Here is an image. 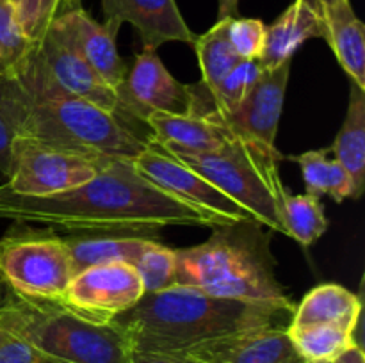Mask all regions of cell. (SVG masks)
Segmentation results:
<instances>
[{
    "mask_svg": "<svg viewBox=\"0 0 365 363\" xmlns=\"http://www.w3.org/2000/svg\"><path fill=\"white\" fill-rule=\"evenodd\" d=\"M0 219L45 224L73 233H135L170 226H223L214 217L138 173L130 160L109 159L91 180L52 196H20L0 185Z\"/></svg>",
    "mask_w": 365,
    "mask_h": 363,
    "instance_id": "obj_1",
    "label": "cell"
},
{
    "mask_svg": "<svg viewBox=\"0 0 365 363\" xmlns=\"http://www.w3.org/2000/svg\"><path fill=\"white\" fill-rule=\"evenodd\" d=\"M294 310L262 302L216 298L198 288L173 285L145 294L118 315L134 352L177 356L195 345L262 327H287Z\"/></svg>",
    "mask_w": 365,
    "mask_h": 363,
    "instance_id": "obj_2",
    "label": "cell"
},
{
    "mask_svg": "<svg viewBox=\"0 0 365 363\" xmlns=\"http://www.w3.org/2000/svg\"><path fill=\"white\" fill-rule=\"evenodd\" d=\"M177 253V285L237 301L294 310L278 281L271 231L259 221L214 226L205 242Z\"/></svg>",
    "mask_w": 365,
    "mask_h": 363,
    "instance_id": "obj_3",
    "label": "cell"
},
{
    "mask_svg": "<svg viewBox=\"0 0 365 363\" xmlns=\"http://www.w3.org/2000/svg\"><path fill=\"white\" fill-rule=\"evenodd\" d=\"M0 327L57 363H130L134 347L116 320L89 319L59 301H43L6 287L0 295Z\"/></svg>",
    "mask_w": 365,
    "mask_h": 363,
    "instance_id": "obj_4",
    "label": "cell"
},
{
    "mask_svg": "<svg viewBox=\"0 0 365 363\" xmlns=\"http://www.w3.org/2000/svg\"><path fill=\"white\" fill-rule=\"evenodd\" d=\"M163 149L239 203L262 226L287 235L284 223L287 191L278 173V162L284 155L277 148H266L260 142L230 130L223 146L214 152Z\"/></svg>",
    "mask_w": 365,
    "mask_h": 363,
    "instance_id": "obj_5",
    "label": "cell"
},
{
    "mask_svg": "<svg viewBox=\"0 0 365 363\" xmlns=\"http://www.w3.org/2000/svg\"><path fill=\"white\" fill-rule=\"evenodd\" d=\"M20 135L93 159L132 160L150 146L120 117L71 95L27 100Z\"/></svg>",
    "mask_w": 365,
    "mask_h": 363,
    "instance_id": "obj_6",
    "label": "cell"
},
{
    "mask_svg": "<svg viewBox=\"0 0 365 363\" xmlns=\"http://www.w3.org/2000/svg\"><path fill=\"white\" fill-rule=\"evenodd\" d=\"M0 278L24 298L61 302L73 278L66 242L50 228L34 230L14 221L0 238Z\"/></svg>",
    "mask_w": 365,
    "mask_h": 363,
    "instance_id": "obj_7",
    "label": "cell"
},
{
    "mask_svg": "<svg viewBox=\"0 0 365 363\" xmlns=\"http://www.w3.org/2000/svg\"><path fill=\"white\" fill-rule=\"evenodd\" d=\"M106 160L109 159H93L18 135L13 144L11 173L4 185L20 196H52L91 180Z\"/></svg>",
    "mask_w": 365,
    "mask_h": 363,
    "instance_id": "obj_8",
    "label": "cell"
},
{
    "mask_svg": "<svg viewBox=\"0 0 365 363\" xmlns=\"http://www.w3.org/2000/svg\"><path fill=\"white\" fill-rule=\"evenodd\" d=\"M130 162L134 169L153 185L202 210L207 216L214 217L220 224H234L253 219L239 203L228 198L209 180L189 169L163 148L150 144Z\"/></svg>",
    "mask_w": 365,
    "mask_h": 363,
    "instance_id": "obj_9",
    "label": "cell"
},
{
    "mask_svg": "<svg viewBox=\"0 0 365 363\" xmlns=\"http://www.w3.org/2000/svg\"><path fill=\"white\" fill-rule=\"evenodd\" d=\"M143 295V281L132 263L107 262L75 273L61 302L89 319L109 322Z\"/></svg>",
    "mask_w": 365,
    "mask_h": 363,
    "instance_id": "obj_10",
    "label": "cell"
},
{
    "mask_svg": "<svg viewBox=\"0 0 365 363\" xmlns=\"http://www.w3.org/2000/svg\"><path fill=\"white\" fill-rule=\"evenodd\" d=\"M118 95L135 123L145 125L150 112L192 116L195 110L191 88L178 82L152 48H143L135 56Z\"/></svg>",
    "mask_w": 365,
    "mask_h": 363,
    "instance_id": "obj_11",
    "label": "cell"
},
{
    "mask_svg": "<svg viewBox=\"0 0 365 363\" xmlns=\"http://www.w3.org/2000/svg\"><path fill=\"white\" fill-rule=\"evenodd\" d=\"M36 46L56 84L66 95L77 96L114 114L135 130V121L128 116L120 95L113 88H109L52 27L36 43Z\"/></svg>",
    "mask_w": 365,
    "mask_h": 363,
    "instance_id": "obj_12",
    "label": "cell"
},
{
    "mask_svg": "<svg viewBox=\"0 0 365 363\" xmlns=\"http://www.w3.org/2000/svg\"><path fill=\"white\" fill-rule=\"evenodd\" d=\"M50 27L89 64L93 71L114 91H120L127 77V63L116 48L120 25L114 21L98 23L82 7L57 14Z\"/></svg>",
    "mask_w": 365,
    "mask_h": 363,
    "instance_id": "obj_13",
    "label": "cell"
},
{
    "mask_svg": "<svg viewBox=\"0 0 365 363\" xmlns=\"http://www.w3.org/2000/svg\"><path fill=\"white\" fill-rule=\"evenodd\" d=\"M289 75H291V60L273 70H262L257 84L234 112L203 114V117L223 123L235 134L246 135L266 148L274 149Z\"/></svg>",
    "mask_w": 365,
    "mask_h": 363,
    "instance_id": "obj_14",
    "label": "cell"
},
{
    "mask_svg": "<svg viewBox=\"0 0 365 363\" xmlns=\"http://www.w3.org/2000/svg\"><path fill=\"white\" fill-rule=\"evenodd\" d=\"M191 363H307L287 327H262L228 335L177 354Z\"/></svg>",
    "mask_w": 365,
    "mask_h": 363,
    "instance_id": "obj_15",
    "label": "cell"
},
{
    "mask_svg": "<svg viewBox=\"0 0 365 363\" xmlns=\"http://www.w3.org/2000/svg\"><path fill=\"white\" fill-rule=\"evenodd\" d=\"M102 11L106 21L130 23L143 48L157 50L170 41L195 45V32L187 27L175 0H102Z\"/></svg>",
    "mask_w": 365,
    "mask_h": 363,
    "instance_id": "obj_16",
    "label": "cell"
},
{
    "mask_svg": "<svg viewBox=\"0 0 365 363\" xmlns=\"http://www.w3.org/2000/svg\"><path fill=\"white\" fill-rule=\"evenodd\" d=\"M327 36L324 20L305 0H294L269 27H266V41L257 59L262 70H273L292 59L307 39Z\"/></svg>",
    "mask_w": 365,
    "mask_h": 363,
    "instance_id": "obj_17",
    "label": "cell"
},
{
    "mask_svg": "<svg viewBox=\"0 0 365 363\" xmlns=\"http://www.w3.org/2000/svg\"><path fill=\"white\" fill-rule=\"evenodd\" d=\"M150 128V144L180 149L189 153H207L221 148L228 137L223 123L203 116H175L166 112H150L145 120Z\"/></svg>",
    "mask_w": 365,
    "mask_h": 363,
    "instance_id": "obj_18",
    "label": "cell"
},
{
    "mask_svg": "<svg viewBox=\"0 0 365 363\" xmlns=\"http://www.w3.org/2000/svg\"><path fill=\"white\" fill-rule=\"evenodd\" d=\"M328 45L353 84L365 89V27L349 0H341L323 11Z\"/></svg>",
    "mask_w": 365,
    "mask_h": 363,
    "instance_id": "obj_19",
    "label": "cell"
},
{
    "mask_svg": "<svg viewBox=\"0 0 365 363\" xmlns=\"http://www.w3.org/2000/svg\"><path fill=\"white\" fill-rule=\"evenodd\" d=\"M362 319V301L356 294L337 283H324L305 294L287 327L310 324H339L356 331Z\"/></svg>",
    "mask_w": 365,
    "mask_h": 363,
    "instance_id": "obj_20",
    "label": "cell"
},
{
    "mask_svg": "<svg viewBox=\"0 0 365 363\" xmlns=\"http://www.w3.org/2000/svg\"><path fill=\"white\" fill-rule=\"evenodd\" d=\"M73 274L107 262L134 263L153 238L135 233H81L64 237Z\"/></svg>",
    "mask_w": 365,
    "mask_h": 363,
    "instance_id": "obj_21",
    "label": "cell"
},
{
    "mask_svg": "<svg viewBox=\"0 0 365 363\" xmlns=\"http://www.w3.org/2000/svg\"><path fill=\"white\" fill-rule=\"evenodd\" d=\"M334 159L353 182L355 199L364 194L365 185V89L349 85V105L341 130L330 146Z\"/></svg>",
    "mask_w": 365,
    "mask_h": 363,
    "instance_id": "obj_22",
    "label": "cell"
},
{
    "mask_svg": "<svg viewBox=\"0 0 365 363\" xmlns=\"http://www.w3.org/2000/svg\"><path fill=\"white\" fill-rule=\"evenodd\" d=\"M328 153H330V148L310 149V152L289 155L284 159L298 164L309 194L317 196V198L330 196L337 203L348 198L355 199L351 178L337 160L328 159Z\"/></svg>",
    "mask_w": 365,
    "mask_h": 363,
    "instance_id": "obj_23",
    "label": "cell"
},
{
    "mask_svg": "<svg viewBox=\"0 0 365 363\" xmlns=\"http://www.w3.org/2000/svg\"><path fill=\"white\" fill-rule=\"evenodd\" d=\"M287 333L307 363H335L348 349L359 345L356 331L339 324L287 327Z\"/></svg>",
    "mask_w": 365,
    "mask_h": 363,
    "instance_id": "obj_24",
    "label": "cell"
},
{
    "mask_svg": "<svg viewBox=\"0 0 365 363\" xmlns=\"http://www.w3.org/2000/svg\"><path fill=\"white\" fill-rule=\"evenodd\" d=\"M230 18L217 20L214 27H210L205 34L196 36L192 48L198 56L200 68H202V84L209 93H214L223 80L225 75L242 60L230 45L227 28Z\"/></svg>",
    "mask_w": 365,
    "mask_h": 363,
    "instance_id": "obj_25",
    "label": "cell"
},
{
    "mask_svg": "<svg viewBox=\"0 0 365 363\" xmlns=\"http://www.w3.org/2000/svg\"><path fill=\"white\" fill-rule=\"evenodd\" d=\"M284 223L289 237L298 241L303 248H310L319 241L330 224L319 198L309 192L296 196L287 192L284 201Z\"/></svg>",
    "mask_w": 365,
    "mask_h": 363,
    "instance_id": "obj_26",
    "label": "cell"
},
{
    "mask_svg": "<svg viewBox=\"0 0 365 363\" xmlns=\"http://www.w3.org/2000/svg\"><path fill=\"white\" fill-rule=\"evenodd\" d=\"M27 98L9 77H0V177H9L13 144L20 135Z\"/></svg>",
    "mask_w": 365,
    "mask_h": 363,
    "instance_id": "obj_27",
    "label": "cell"
},
{
    "mask_svg": "<svg viewBox=\"0 0 365 363\" xmlns=\"http://www.w3.org/2000/svg\"><path fill=\"white\" fill-rule=\"evenodd\" d=\"M132 265L143 281L145 294L166 290L177 285V253L153 241Z\"/></svg>",
    "mask_w": 365,
    "mask_h": 363,
    "instance_id": "obj_28",
    "label": "cell"
},
{
    "mask_svg": "<svg viewBox=\"0 0 365 363\" xmlns=\"http://www.w3.org/2000/svg\"><path fill=\"white\" fill-rule=\"evenodd\" d=\"M34 43L29 41L16 21L13 0H0V77L11 70Z\"/></svg>",
    "mask_w": 365,
    "mask_h": 363,
    "instance_id": "obj_29",
    "label": "cell"
},
{
    "mask_svg": "<svg viewBox=\"0 0 365 363\" xmlns=\"http://www.w3.org/2000/svg\"><path fill=\"white\" fill-rule=\"evenodd\" d=\"M16 21L25 38L38 43L50 28L57 14H61L63 0H13Z\"/></svg>",
    "mask_w": 365,
    "mask_h": 363,
    "instance_id": "obj_30",
    "label": "cell"
},
{
    "mask_svg": "<svg viewBox=\"0 0 365 363\" xmlns=\"http://www.w3.org/2000/svg\"><path fill=\"white\" fill-rule=\"evenodd\" d=\"M228 39L237 56L245 60H257L266 41V25L257 18H230L227 28Z\"/></svg>",
    "mask_w": 365,
    "mask_h": 363,
    "instance_id": "obj_31",
    "label": "cell"
},
{
    "mask_svg": "<svg viewBox=\"0 0 365 363\" xmlns=\"http://www.w3.org/2000/svg\"><path fill=\"white\" fill-rule=\"evenodd\" d=\"M36 349L11 331L0 327V363H45Z\"/></svg>",
    "mask_w": 365,
    "mask_h": 363,
    "instance_id": "obj_32",
    "label": "cell"
},
{
    "mask_svg": "<svg viewBox=\"0 0 365 363\" xmlns=\"http://www.w3.org/2000/svg\"><path fill=\"white\" fill-rule=\"evenodd\" d=\"M130 363H191L184 358L170 354H155V352H134Z\"/></svg>",
    "mask_w": 365,
    "mask_h": 363,
    "instance_id": "obj_33",
    "label": "cell"
},
{
    "mask_svg": "<svg viewBox=\"0 0 365 363\" xmlns=\"http://www.w3.org/2000/svg\"><path fill=\"white\" fill-rule=\"evenodd\" d=\"M217 2H220V7H217V20L237 16L239 2L241 0H217Z\"/></svg>",
    "mask_w": 365,
    "mask_h": 363,
    "instance_id": "obj_34",
    "label": "cell"
},
{
    "mask_svg": "<svg viewBox=\"0 0 365 363\" xmlns=\"http://www.w3.org/2000/svg\"><path fill=\"white\" fill-rule=\"evenodd\" d=\"M335 363H365L364 347L355 345V347L348 349V351H346L344 354H342Z\"/></svg>",
    "mask_w": 365,
    "mask_h": 363,
    "instance_id": "obj_35",
    "label": "cell"
},
{
    "mask_svg": "<svg viewBox=\"0 0 365 363\" xmlns=\"http://www.w3.org/2000/svg\"><path fill=\"white\" fill-rule=\"evenodd\" d=\"M305 2L309 4V6L312 7L314 11H317V13H319L321 16H323V11H324V7H330V6H334V4L341 2V0H305Z\"/></svg>",
    "mask_w": 365,
    "mask_h": 363,
    "instance_id": "obj_36",
    "label": "cell"
},
{
    "mask_svg": "<svg viewBox=\"0 0 365 363\" xmlns=\"http://www.w3.org/2000/svg\"><path fill=\"white\" fill-rule=\"evenodd\" d=\"M81 2L82 0H63V2H61V13L77 9V7H81Z\"/></svg>",
    "mask_w": 365,
    "mask_h": 363,
    "instance_id": "obj_37",
    "label": "cell"
},
{
    "mask_svg": "<svg viewBox=\"0 0 365 363\" xmlns=\"http://www.w3.org/2000/svg\"><path fill=\"white\" fill-rule=\"evenodd\" d=\"M4 290H6V283H4L2 278H0V295L4 294Z\"/></svg>",
    "mask_w": 365,
    "mask_h": 363,
    "instance_id": "obj_38",
    "label": "cell"
},
{
    "mask_svg": "<svg viewBox=\"0 0 365 363\" xmlns=\"http://www.w3.org/2000/svg\"><path fill=\"white\" fill-rule=\"evenodd\" d=\"M45 363H57V362H50V359H46V362Z\"/></svg>",
    "mask_w": 365,
    "mask_h": 363,
    "instance_id": "obj_39",
    "label": "cell"
}]
</instances>
